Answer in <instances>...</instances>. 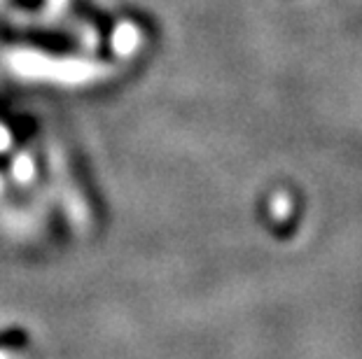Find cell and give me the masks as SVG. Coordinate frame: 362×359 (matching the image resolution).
Here are the masks:
<instances>
[]
</instances>
